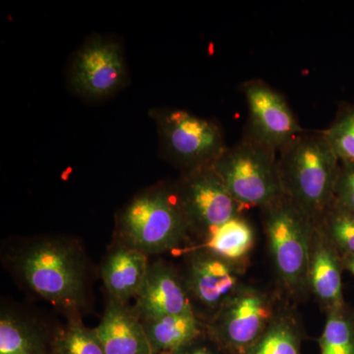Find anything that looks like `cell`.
<instances>
[{"mask_svg": "<svg viewBox=\"0 0 354 354\" xmlns=\"http://www.w3.org/2000/svg\"><path fill=\"white\" fill-rule=\"evenodd\" d=\"M135 299L134 308L142 320L195 314L180 272L162 260L150 263L145 281Z\"/></svg>", "mask_w": 354, "mask_h": 354, "instance_id": "obj_11", "label": "cell"}, {"mask_svg": "<svg viewBox=\"0 0 354 354\" xmlns=\"http://www.w3.org/2000/svg\"><path fill=\"white\" fill-rule=\"evenodd\" d=\"M95 330L104 354H153L136 310L113 298Z\"/></svg>", "mask_w": 354, "mask_h": 354, "instance_id": "obj_14", "label": "cell"}, {"mask_svg": "<svg viewBox=\"0 0 354 354\" xmlns=\"http://www.w3.org/2000/svg\"><path fill=\"white\" fill-rule=\"evenodd\" d=\"M118 232L121 243L148 256L180 248L190 234L176 194L164 189L134 198L121 214Z\"/></svg>", "mask_w": 354, "mask_h": 354, "instance_id": "obj_3", "label": "cell"}, {"mask_svg": "<svg viewBox=\"0 0 354 354\" xmlns=\"http://www.w3.org/2000/svg\"><path fill=\"white\" fill-rule=\"evenodd\" d=\"M283 194L318 223L333 200L339 160L322 132L302 133L279 151Z\"/></svg>", "mask_w": 354, "mask_h": 354, "instance_id": "obj_2", "label": "cell"}, {"mask_svg": "<svg viewBox=\"0 0 354 354\" xmlns=\"http://www.w3.org/2000/svg\"><path fill=\"white\" fill-rule=\"evenodd\" d=\"M262 209L277 274L291 295H304L309 290L310 241L316 223L286 196Z\"/></svg>", "mask_w": 354, "mask_h": 354, "instance_id": "obj_4", "label": "cell"}, {"mask_svg": "<svg viewBox=\"0 0 354 354\" xmlns=\"http://www.w3.org/2000/svg\"><path fill=\"white\" fill-rule=\"evenodd\" d=\"M141 321L153 354L172 353L206 332V325L195 314Z\"/></svg>", "mask_w": 354, "mask_h": 354, "instance_id": "obj_16", "label": "cell"}, {"mask_svg": "<svg viewBox=\"0 0 354 354\" xmlns=\"http://www.w3.org/2000/svg\"><path fill=\"white\" fill-rule=\"evenodd\" d=\"M11 263L24 285L53 306L75 315L85 304L87 272L75 242L29 241L13 254Z\"/></svg>", "mask_w": 354, "mask_h": 354, "instance_id": "obj_1", "label": "cell"}, {"mask_svg": "<svg viewBox=\"0 0 354 354\" xmlns=\"http://www.w3.org/2000/svg\"><path fill=\"white\" fill-rule=\"evenodd\" d=\"M153 354H171V353H153Z\"/></svg>", "mask_w": 354, "mask_h": 354, "instance_id": "obj_27", "label": "cell"}, {"mask_svg": "<svg viewBox=\"0 0 354 354\" xmlns=\"http://www.w3.org/2000/svg\"><path fill=\"white\" fill-rule=\"evenodd\" d=\"M50 354H104L95 329H90L76 316L53 334Z\"/></svg>", "mask_w": 354, "mask_h": 354, "instance_id": "obj_21", "label": "cell"}, {"mask_svg": "<svg viewBox=\"0 0 354 354\" xmlns=\"http://www.w3.org/2000/svg\"><path fill=\"white\" fill-rule=\"evenodd\" d=\"M332 204L354 215V164L339 162Z\"/></svg>", "mask_w": 354, "mask_h": 354, "instance_id": "obj_24", "label": "cell"}, {"mask_svg": "<svg viewBox=\"0 0 354 354\" xmlns=\"http://www.w3.org/2000/svg\"><path fill=\"white\" fill-rule=\"evenodd\" d=\"M244 267L203 249H190L183 277L195 314L209 323L241 288Z\"/></svg>", "mask_w": 354, "mask_h": 354, "instance_id": "obj_8", "label": "cell"}, {"mask_svg": "<svg viewBox=\"0 0 354 354\" xmlns=\"http://www.w3.org/2000/svg\"><path fill=\"white\" fill-rule=\"evenodd\" d=\"M176 196L190 232L203 239L227 221L242 216L245 209L232 196L213 165L190 171Z\"/></svg>", "mask_w": 354, "mask_h": 354, "instance_id": "obj_7", "label": "cell"}, {"mask_svg": "<svg viewBox=\"0 0 354 354\" xmlns=\"http://www.w3.org/2000/svg\"><path fill=\"white\" fill-rule=\"evenodd\" d=\"M53 335L24 317L2 311L0 354H50Z\"/></svg>", "mask_w": 354, "mask_h": 354, "instance_id": "obj_18", "label": "cell"}, {"mask_svg": "<svg viewBox=\"0 0 354 354\" xmlns=\"http://www.w3.org/2000/svg\"><path fill=\"white\" fill-rule=\"evenodd\" d=\"M301 330L297 319L279 311L262 337L247 354H301Z\"/></svg>", "mask_w": 354, "mask_h": 354, "instance_id": "obj_19", "label": "cell"}, {"mask_svg": "<svg viewBox=\"0 0 354 354\" xmlns=\"http://www.w3.org/2000/svg\"><path fill=\"white\" fill-rule=\"evenodd\" d=\"M344 269L354 276V256H342Z\"/></svg>", "mask_w": 354, "mask_h": 354, "instance_id": "obj_26", "label": "cell"}, {"mask_svg": "<svg viewBox=\"0 0 354 354\" xmlns=\"http://www.w3.org/2000/svg\"><path fill=\"white\" fill-rule=\"evenodd\" d=\"M321 354H354V313L346 305L327 312Z\"/></svg>", "mask_w": 354, "mask_h": 354, "instance_id": "obj_20", "label": "cell"}, {"mask_svg": "<svg viewBox=\"0 0 354 354\" xmlns=\"http://www.w3.org/2000/svg\"><path fill=\"white\" fill-rule=\"evenodd\" d=\"M323 136L342 164H354V104H342Z\"/></svg>", "mask_w": 354, "mask_h": 354, "instance_id": "obj_22", "label": "cell"}, {"mask_svg": "<svg viewBox=\"0 0 354 354\" xmlns=\"http://www.w3.org/2000/svg\"><path fill=\"white\" fill-rule=\"evenodd\" d=\"M279 312L265 291L242 286L206 324V332L228 354H247Z\"/></svg>", "mask_w": 354, "mask_h": 354, "instance_id": "obj_6", "label": "cell"}, {"mask_svg": "<svg viewBox=\"0 0 354 354\" xmlns=\"http://www.w3.org/2000/svg\"><path fill=\"white\" fill-rule=\"evenodd\" d=\"M344 269L341 253L315 223L310 241L309 290L327 312L346 305L342 283Z\"/></svg>", "mask_w": 354, "mask_h": 354, "instance_id": "obj_13", "label": "cell"}, {"mask_svg": "<svg viewBox=\"0 0 354 354\" xmlns=\"http://www.w3.org/2000/svg\"><path fill=\"white\" fill-rule=\"evenodd\" d=\"M277 151L244 137L213 165L232 196L244 208H267L285 196Z\"/></svg>", "mask_w": 354, "mask_h": 354, "instance_id": "obj_5", "label": "cell"}, {"mask_svg": "<svg viewBox=\"0 0 354 354\" xmlns=\"http://www.w3.org/2000/svg\"><path fill=\"white\" fill-rule=\"evenodd\" d=\"M203 241L201 245L190 249H203L221 259L244 267L255 243V234L250 223L239 216L216 228Z\"/></svg>", "mask_w": 354, "mask_h": 354, "instance_id": "obj_17", "label": "cell"}, {"mask_svg": "<svg viewBox=\"0 0 354 354\" xmlns=\"http://www.w3.org/2000/svg\"><path fill=\"white\" fill-rule=\"evenodd\" d=\"M342 256H354V215L334 204L316 223Z\"/></svg>", "mask_w": 354, "mask_h": 354, "instance_id": "obj_23", "label": "cell"}, {"mask_svg": "<svg viewBox=\"0 0 354 354\" xmlns=\"http://www.w3.org/2000/svg\"><path fill=\"white\" fill-rule=\"evenodd\" d=\"M124 77V62L120 48L106 41L88 44L74 65V85L91 97L111 94L120 87Z\"/></svg>", "mask_w": 354, "mask_h": 354, "instance_id": "obj_12", "label": "cell"}, {"mask_svg": "<svg viewBox=\"0 0 354 354\" xmlns=\"http://www.w3.org/2000/svg\"><path fill=\"white\" fill-rule=\"evenodd\" d=\"M148 255L121 243L108 254L102 266V278L109 298L127 304L136 298L148 272Z\"/></svg>", "mask_w": 354, "mask_h": 354, "instance_id": "obj_15", "label": "cell"}, {"mask_svg": "<svg viewBox=\"0 0 354 354\" xmlns=\"http://www.w3.org/2000/svg\"><path fill=\"white\" fill-rule=\"evenodd\" d=\"M248 108L245 136L279 153L286 144L305 132L285 97L260 79L242 85Z\"/></svg>", "mask_w": 354, "mask_h": 354, "instance_id": "obj_9", "label": "cell"}, {"mask_svg": "<svg viewBox=\"0 0 354 354\" xmlns=\"http://www.w3.org/2000/svg\"><path fill=\"white\" fill-rule=\"evenodd\" d=\"M162 132L172 157L191 171L212 167L227 149L215 123L187 111L176 109L165 113Z\"/></svg>", "mask_w": 354, "mask_h": 354, "instance_id": "obj_10", "label": "cell"}, {"mask_svg": "<svg viewBox=\"0 0 354 354\" xmlns=\"http://www.w3.org/2000/svg\"><path fill=\"white\" fill-rule=\"evenodd\" d=\"M171 354H228L225 349L221 348L218 344L208 334L199 335L196 339L188 342L185 346L172 351Z\"/></svg>", "mask_w": 354, "mask_h": 354, "instance_id": "obj_25", "label": "cell"}]
</instances>
